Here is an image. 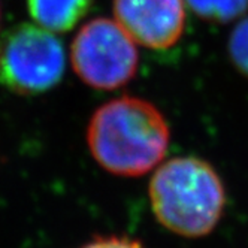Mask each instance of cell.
<instances>
[{
  "instance_id": "1",
  "label": "cell",
  "mask_w": 248,
  "mask_h": 248,
  "mask_svg": "<svg viewBox=\"0 0 248 248\" xmlns=\"http://www.w3.org/2000/svg\"><path fill=\"white\" fill-rule=\"evenodd\" d=\"M170 130L163 114L139 97H118L102 105L87 129L94 160L118 176H140L160 166Z\"/></svg>"
},
{
  "instance_id": "2",
  "label": "cell",
  "mask_w": 248,
  "mask_h": 248,
  "mask_svg": "<svg viewBox=\"0 0 248 248\" xmlns=\"http://www.w3.org/2000/svg\"><path fill=\"white\" fill-rule=\"evenodd\" d=\"M150 201L163 227L184 238H202L223 217L226 190L208 162L193 155L175 157L155 169Z\"/></svg>"
},
{
  "instance_id": "3",
  "label": "cell",
  "mask_w": 248,
  "mask_h": 248,
  "mask_svg": "<svg viewBox=\"0 0 248 248\" xmlns=\"http://www.w3.org/2000/svg\"><path fill=\"white\" fill-rule=\"evenodd\" d=\"M66 52L54 33L21 23L0 34V84L33 96L56 87L64 75Z\"/></svg>"
},
{
  "instance_id": "4",
  "label": "cell",
  "mask_w": 248,
  "mask_h": 248,
  "mask_svg": "<svg viewBox=\"0 0 248 248\" xmlns=\"http://www.w3.org/2000/svg\"><path fill=\"white\" fill-rule=\"evenodd\" d=\"M70 59L77 75L100 90H115L136 74V42L117 21L94 18L81 27L72 42Z\"/></svg>"
},
{
  "instance_id": "5",
  "label": "cell",
  "mask_w": 248,
  "mask_h": 248,
  "mask_svg": "<svg viewBox=\"0 0 248 248\" xmlns=\"http://www.w3.org/2000/svg\"><path fill=\"white\" fill-rule=\"evenodd\" d=\"M115 21L139 45L168 49L186 26L184 0H114Z\"/></svg>"
},
{
  "instance_id": "6",
  "label": "cell",
  "mask_w": 248,
  "mask_h": 248,
  "mask_svg": "<svg viewBox=\"0 0 248 248\" xmlns=\"http://www.w3.org/2000/svg\"><path fill=\"white\" fill-rule=\"evenodd\" d=\"M92 3L93 0H27V8L38 26L52 33H63L84 18Z\"/></svg>"
},
{
  "instance_id": "7",
  "label": "cell",
  "mask_w": 248,
  "mask_h": 248,
  "mask_svg": "<svg viewBox=\"0 0 248 248\" xmlns=\"http://www.w3.org/2000/svg\"><path fill=\"white\" fill-rule=\"evenodd\" d=\"M186 2L199 18L209 23H229L248 11V0H186Z\"/></svg>"
},
{
  "instance_id": "8",
  "label": "cell",
  "mask_w": 248,
  "mask_h": 248,
  "mask_svg": "<svg viewBox=\"0 0 248 248\" xmlns=\"http://www.w3.org/2000/svg\"><path fill=\"white\" fill-rule=\"evenodd\" d=\"M229 56L239 72L248 78V16L230 34Z\"/></svg>"
},
{
  "instance_id": "9",
  "label": "cell",
  "mask_w": 248,
  "mask_h": 248,
  "mask_svg": "<svg viewBox=\"0 0 248 248\" xmlns=\"http://www.w3.org/2000/svg\"><path fill=\"white\" fill-rule=\"evenodd\" d=\"M81 248H144L138 241L126 236H105L87 242Z\"/></svg>"
}]
</instances>
